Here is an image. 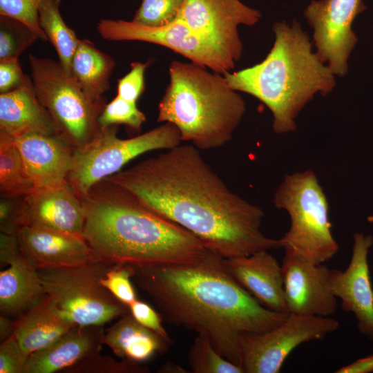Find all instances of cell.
Segmentation results:
<instances>
[{
	"mask_svg": "<svg viewBox=\"0 0 373 373\" xmlns=\"http://www.w3.org/2000/svg\"><path fill=\"white\" fill-rule=\"evenodd\" d=\"M44 0H0V15L17 19L27 26L38 39L48 41L39 21V8Z\"/></svg>",
	"mask_w": 373,
	"mask_h": 373,
	"instance_id": "obj_33",
	"label": "cell"
},
{
	"mask_svg": "<svg viewBox=\"0 0 373 373\" xmlns=\"http://www.w3.org/2000/svg\"><path fill=\"white\" fill-rule=\"evenodd\" d=\"M224 261L236 280L260 304L274 312L289 314L281 265L268 250Z\"/></svg>",
	"mask_w": 373,
	"mask_h": 373,
	"instance_id": "obj_19",
	"label": "cell"
},
{
	"mask_svg": "<svg viewBox=\"0 0 373 373\" xmlns=\"http://www.w3.org/2000/svg\"><path fill=\"white\" fill-rule=\"evenodd\" d=\"M128 308L132 316L142 325L157 334L170 345L172 344L169 334L162 325L163 318L160 312L148 303L139 300L131 303Z\"/></svg>",
	"mask_w": 373,
	"mask_h": 373,
	"instance_id": "obj_37",
	"label": "cell"
},
{
	"mask_svg": "<svg viewBox=\"0 0 373 373\" xmlns=\"http://www.w3.org/2000/svg\"><path fill=\"white\" fill-rule=\"evenodd\" d=\"M102 38L108 41H139L168 48L222 75L231 72L236 61L213 40L194 31L180 19L160 27H151L133 21L102 19L97 24Z\"/></svg>",
	"mask_w": 373,
	"mask_h": 373,
	"instance_id": "obj_10",
	"label": "cell"
},
{
	"mask_svg": "<svg viewBox=\"0 0 373 373\" xmlns=\"http://www.w3.org/2000/svg\"><path fill=\"white\" fill-rule=\"evenodd\" d=\"M38 39L24 23L0 15V61L19 59Z\"/></svg>",
	"mask_w": 373,
	"mask_h": 373,
	"instance_id": "obj_29",
	"label": "cell"
},
{
	"mask_svg": "<svg viewBox=\"0 0 373 373\" xmlns=\"http://www.w3.org/2000/svg\"><path fill=\"white\" fill-rule=\"evenodd\" d=\"M117 130V125L101 127L89 142L74 150L68 182L78 197L137 156L182 142L178 128L169 122L128 139L118 137Z\"/></svg>",
	"mask_w": 373,
	"mask_h": 373,
	"instance_id": "obj_9",
	"label": "cell"
},
{
	"mask_svg": "<svg viewBox=\"0 0 373 373\" xmlns=\"http://www.w3.org/2000/svg\"><path fill=\"white\" fill-rule=\"evenodd\" d=\"M149 64L150 61L132 62L130 71L117 80V95L125 100L137 102L144 90V73Z\"/></svg>",
	"mask_w": 373,
	"mask_h": 373,
	"instance_id": "obj_35",
	"label": "cell"
},
{
	"mask_svg": "<svg viewBox=\"0 0 373 373\" xmlns=\"http://www.w3.org/2000/svg\"><path fill=\"white\" fill-rule=\"evenodd\" d=\"M272 29L275 40L264 60L224 76L231 88L262 102L272 114L274 131L285 133L296 129L301 110L315 95L330 93L336 81L298 21H277Z\"/></svg>",
	"mask_w": 373,
	"mask_h": 373,
	"instance_id": "obj_4",
	"label": "cell"
},
{
	"mask_svg": "<svg viewBox=\"0 0 373 373\" xmlns=\"http://www.w3.org/2000/svg\"><path fill=\"white\" fill-rule=\"evenodd\" d=\"M183 0H142L133 21L146 26L160 27L176 20Z\"/></svg>",
	"mask_w": 373,
	"mask_h": 373,
	"instance_id": "obj_31",
	"label": "cell"
},
{
	"mask_svg": "<svg viewBox=\"0 0 373 373\" xmlns=\"http://www.w3.org/2000/svg\"><path fill=\"white\" fill-rule=\"evenodd\" d=\"M75 325L61 314L46 294L17 317L14 336L31 354L49 346Z\"/></svg>",
	"mask_w": 373,
	"mask_h": 373,
	"instance_id": "obj_23",
	"label": "cell"
},
{
	"mask_svg": "<svg viewBox=\"0 0 373 373\" xmlns=\"http://www.w3.org/2000/svg\"><path fill=\"white\" fill-rule=\"evenodd\" d=\"M95 259L131 265L195 263L209 249L193 234L104 179L79 197Z\"/></svg>",
	"mask_w": 373,
	"mask_h": 373,
	"instance_id": "obj_3",
	"label": "cell"
},
{
	"mask_svg": "<svg viewBox=\"0 0 373 373\" xmlns=\"http://www.w3.org/2000/svg\"><path fill=\"white\" fill-rule=\"evenodd\" d=\"M273 202L290 218L289 230L279 239L285 254L314 264L325 263L336 255L338 245L332 233L327 199L313 171L285 175Z\"/></svg>",
	"mask_w": 373,
	"mask_h": 373,
	"instance_id": "obj_6",
	"label": "cell"
},
{
	"mask_svg": "<svg viewBox=\"0 0 373 373\" xmlns=\"http://www.w3.org/2000/svg\"><path fill=\"white\" fill-rule=\"evenodd\" d=\"M193 373H244L242 367L222 356L204 335L198 334L188 353Z\"/></svg>",
	"mask_w": 373,
	"mask_h": 373,
	"instance_id": "obj_28",
	"label": "cell"
},
{
	"mask_svg": "<svg viewBox=\"0 0 373 373\" xmlns=\"http://www.w3.org/2000/svg\"><path fill=\"white\" fill-rule=\"evenodd\" d=\"M169 84L158 105L157 122H169L179 130L182 142L199 150L229 142L246 111V104L224 75L198 64L173 60Z\"/></svg>",
	"mask_w": 373,
	"mask_h": 373,
	"instance_id": "obj_5",
	"label": "cell"
},
{
	"mask_svg": "<svg viewBox=\"0 0 373 373\" xmlns=\"http://www.w3.org/2000/svg\"><path fill=\"white\" fill-rule=\"evenodd\" d=\"M133 273L131 265L116 263L101 280V283L118 300L128 307L137 300L131 282Z\"/></svg>",
	"mask_w": 373,
	"mask_h": 373,
	"instance_id": "obj_34",
	"label": "cell"
},
{
	"mask_svg": "<svg viewBox=\"0 0 373 373\" xmlns=\"http://www.w3.org/2000/svg\"><path fill=\"white\" fill-rule=\"evenodd\" d=\"M338 327V321L330 316L290 313L281 324L267 332L241 334L240 366L244 373H278L298 346L322 340Z\"/></svg>",
	"mask_w": 373,
	"mask_h": 373,
	"instance_id": "obj_11",
	"label": "cell"
},
{
	"mask_svg": "<svg viewBox=\"0 0 373 373\" xmlns=\"http://www.w3.org/2000/svg\"><path fill=\"white\" fill-rule=\"evenodd\" d=\"M365 9L363 0H312L304 10L316 52L335 76L348 72V59L358 41L352 24Z\"/></svg>",
	"mask_w": 373,
	"mask_h": 373,
	"instance_id": "obj_12",
	"label": "cell"
},
{
	"mask_svg": "<svg viewBox=\"0 0 373 373\" xmlns=\"http://www.w3.org/2000/svg\"><path fill=\"white\" fill-rule=\"evenodd\" d=\"M0 132L12 137L28 133L57 135L52 118L39 102L31 77L17 88L0 94Z\"/></svg>",
	"mask_w": 373,
	"mask_h": 373,
	"instance_id": "obj_21",
	"label": "cell"
},
{
	"mask_svg": "<svg viewBox=\"0 0 373 373\" xmlns=\"http://www.w3.org/2000/svg\"><path fill=\"white\" fill-rule=\"evenodd\" d=\"M103 344L117 357L138 363L149 359L155 352L165 354L170 346L137 322L130 312L104 332Z\"/></svg>",
	"mask_w": 373,
	"mask_h": 373,
	"instance_id": "obj_24",
	"label": "cell"
},
{
	"mask_svg": "<svg viewBox=\"0 0 373 373\" xmlns=\"http://www.w3.org/2000/svg\"><path fill=\"white\" fill-rule=\"evenodd\" d=\"M261 17L258 10L240 0H183L178 19L216 41L236 62L241 58L243 49L238 27L254 26Z\"/></svg>",
	"mask_w": 373,
	"mask_h": 373,
	"instance_id": "obj_13",
	"label": "cell"
},
{
	"mask_svg": "<svg viewBox=\"0 0 373 373\" xmlns=\"http://www.w3.org/2000/svg\"><path fill=\"white\" fill-rule=\"evenodd\" d=\"M159 373H188L184 367L173 362H166L157 371Z\"/></svg>",
	"mask_w": 373,
	"mask_h": 373,
	"instance_id": "obj_41",
	"label": "cell"
},
{
	"mask_svg": "<svg viewBox=\"0 0 373 373\" xmlns=\"http://www.w3.org/2000/svg\"><path fill=\"white\" fill-rule=\"evenodd\" d=\"M372 245L373 236L356 233L347 267L330 269L329 285L341 308L355 316L359 332L373 341V289L367 262Z\"/></svg>",
	"mask_w": 373,
	"mask_h": 373,
	"instance_id": "obj_15",
	"label": "cell"
},
{
	"mask_svg": "<svg viewBox=\"0 0 373 373\" xmlns=\"http://www.w3.org/2000/svg\"><path fill=\"white\" fill-rule=\"evenodd\" d=\"M104 325H75L44 349L30 354L23 373H54L99 352Z\"/></svg>",
	"mask_w": 373,
	"mask_h": 373,
	"instance_id": "obj_20",
	"label": "cell"
},
{
	"mask_svg": "<svg viewBox=\"0 0 373 373\" xmlns=\"http://www.w3.org/2000/svg\"><path fill=\"white\" fill-rule=\"evenodd\" d=\"M35 190L14 138L0 132V193L19 199Z\"/></svg>",
	"mask_w": 373,
	"mask_h": 373,
	"instance_id": "obj_26",
	"label": "cell"
},
{
	"mask_svg": "<svg viewBox=\"0 0 373 373\" xmlns=\"http://www.w3.org/2000/svg\"><path fill=\"white\" fill-rule=\"evenodd\" d=\"M17 237L23 254L37 269L71 267L95 259L82 236L26 225Z\"/></svg>",
	"mask_w": 373,
	"mask_h": 373,
	"instance_id": "obj_17",
	"label": "cell"
},
{
	"mask_svg": "<svg viewBox=\"0 0 373 373\" xmlns=\"http://www.w3.org/2000/svg\"><path fill=\"white\" fill-rule=\"evenodd\" d=\"M224 258L281 248L262 209L231 191L193 145H178L105 178Z\"/></svg>",
	"mask_w": 373,
	"mask_h": 373,
	"instance_id": "obj_1",
	"label": "cell"
},
{
	"mask_svg": "<svg viewBox=\"0 0 373 373\" xmlns=\"http://www.w3.org/2000/svg\"><path fill=\"white\" fill-rule=\"evenodd\" d=\"M15 321H12L8 316H0V341L1 343L14 336Z\"/></svg>",
	"mask_w": 373,
	"mask_h": 373,
	"instance_id": "obj_40",
	"label": "cell"
},
{
	"mask_svg": "<svg viewBox=\"0 0 373 373\" xmlns=\"http://www.w3.org/2000/svg\"><path fill=\"white\" fill-rule=\"evenodd\" d=\"M132 266L133 280L164 321L206 336L239 366L241 334L267 332L289 314L260 304L233 277L224 258L211 251L195 263Z\"/></svg>",
	"mask_w": 373,
	"mask_h": 373,
	"instance_id": "obj_2",
	"label": "cell"
},
{
	"mask_svg": "<svg viewBox=\"0 0 373 373\" xmlns=\"http://www.w3.org/2000/svg\"><path fill=\"white\" fill-rule=\"evenodd\" d=\"M36 95L49 113L57 135L74 149L89 142L100 131L99 117L106 99H93L59 61L29 54Z\"/></svg>",
	"mask_w": 373,
	"mask_h": 373,
	"instance_id": "obj_7",
	"label": "cell"
},
{
	"mask_svg": "<svg viewBox=\"0 0 373 373\" xmlns=\"http://www.w3.org/2000/svg\"><path fill=\"white\" fill-rule=\"evenodd\" d=\"M115 61L88 39H80L71 63L70 75L93 99H101L110 88Z\"/></svg>",
	"mask_w": 373,
	"mask_h": 373,
	"instance_id": "obj_25",
	"label": "cell"
},
{
	"mask_svg": "<svg viewBox=\"0 0 373 373\" xmlns=\"http://www.w3.org/2000/svg\"><path fill=\"white\" fill-rule=\"evenodd\" d=\"M373 372V354L356 359L335 371L336 373H369Z\"/></svg>",
	"mask_w": 373,
	"mask_h": 373,
	"instance_id": "obj_39",
	"label": "cell"
},
{
	"mask_svg": "<svg viewBox=\"0 0 373 373\" xmlns=\"http://www.w3.org/2000/svg\"><path fill=\"white\" fill-rule=\"evenodd\" d=\"M61 0H44L39 8L41 28L56 50L59 62L70 74L71 63L80 39L61 17Z\"/></svg>",
	"mask_w": 373,
	"mask_h": 373,
	"instance_id": "obj_27",
	"label": "cell"
},
{
	"mask_svg": "<svg viewBox=\"0 0 373 373\" xmlns=\"http://www.w3.org/2000/svg\"><path fill=\"white\" fill-rule=\"evenodd\" d=\"M0 272L1 314L19 317L45 295L37 269L21 251Z\"/></svg>",
	"mask_w": 373,
	"mask_h": 373,
	"instance_id": "obj_22",
	"label": "cell"
},
{
	"mask_svg": "<svg viewBox=\"0 0 373 373\" xmlns=\"http://www.w3.org/2000/svg\"><path fill=\"white\" fill-rule=\"evenodd\" d=\"M149 369L140 363L127 358L116 361L103 356L100 352L91 354L76 364L64 370L62 373H148Z\"/></svg>",
	"mask_w": 373,
	"mask_h": 373,
	"instance_id": "obj_30",
	"label": "cell"
},
{
	"mask_svg": "<svg viewBox=\"0 0 373 373\" xmlns=\"http://www.w3.org/2000/svg\"><path fill=\"white\" fill-rule=\"evenodd\" d=\"M98 121L100 127L124 124L139 131L146 121V116L138 108L137 102H129L116 95L106 104Z\"/></svg>",
	"mask_w": 373,
	"mask_h": 373,
	"instance_id": "obj_32",
	"label": "cell"
},
{
	"mask_svg": "<svg viewBox=\"0 0 373 373\" xmlns=\"http://www.w3.org/2000/svg\"><path fill=\"white\" fill-rule=\"evenodd\" d=\"M288 313L331 316L337 298L329 285L330 269L300 257L285 254L281 264Z\"/></svg>",
	"mask_w": 373,
	"mask_h": 373,
	"instance_id": "obj_14",
	"label": "cell"
},
{
	"mask_svg": "<svg viewBox=\"0 0 373 373\" xmlns=\"http://www.w3.org/2000/svg\"><path fill=\"white\" fill-rule=\"evenodd\" d=\"M14 138V137H13ZM35 189L68 182L74 149L57 135L28 133L15 137Z\"/></svg>",
	"mask_w": 373,
	"mask_h": 373,
	"instance_id": "obj_18",
	"label": "cell"
},
{
	"mask_svg": "<svg viewBox=\"0 0 373 373\" xmlns=\"http://www.w3.org/2000/svg\"><path fill=\"white\" fill-rule=\"evenodd\" d=\"M26 77L19 59L0 61V94L19 87Z\"/></svg>",
	"mask_w": 373,
	"mask_h": 373,
	"instance_id": "obj_38",
	"label": "cell"
},
{
	"mask_svg": "<svg viewBox=\"0 0 373 373\" xmlns=\"http://www.w3.org/2000/svg\"><path fill=\"white\" fill-rule=\"evenodd\" d=\"M17 204L20 228L38 226L83 236L84 217L82 204L68 182L35 189L17 199Z\"/></svg>",
	"mask_w": 373,
	"mask_h": 373,
	"instance_id": "obj_16",
	"label": "cell"
},
{
	"mask_svg": "<svg viewBox=\"0 0 373 373\" xmlns=\"http://www.w3.org/2000/svg\"><path fill=\"white\" fill-rule=\"evenodd\" d=\"M114 265L94 259L37 271L45 294L64 318L77 325H104L130 312L101 283Z\"/></svg>",
	"mask_w": 373,
	"mask_h": 373,
	"instance_id": "obj_8",
	"label": "cell"
},
{
	"mask_svg": "<svg viewBox=\"0 0 373 373\" xmlns=\"http://www.w3.org/2000/svg\"><path fill=\"white\" fill-rule=\"evenodd\" d=\"M30 354L12 336L0 344V373H23Z\"/></svg>",
	"mask_w": 373,
	"mask_h": 373,
	"instance_id": "obj_36",
	"label": "cell"
}]
</instances>
